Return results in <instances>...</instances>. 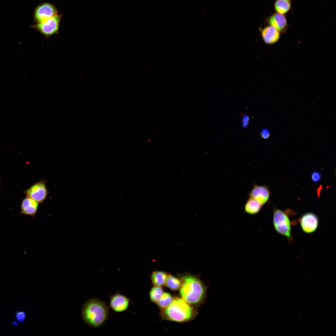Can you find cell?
<instances>
[{
	"label": "cell",
	"mask_w": 336,
	"mask_h": 336,
	"mask_svg": "<svg viewBox=\"0 0 336 336\" xmlns=\"http://www.w3.org/2000/svg\"><path fill=\"white\" fill-rule=\"evenodd\" d=\"M109 315L108 307L104 301L97 298L88 300L83 306L81 315L83 320L94 327L103 325Z\"/></svg>",
	"instance_id": "6da1fadb"
},
{
	"label": "cell",
	"mask_w": 336,
	"mask_h": 336,
	"mask_svg": "<svg viewBox=\"0 0 336 336\" xmlns=\"http://www.w3.org/2000/svg\"><path fill=\"white\" fill-rule=\"evenodd\" d=\"M180 293L182 299L189 305L198 304L204 299L206 288L198 278L192 275L182 277Z\"/></svg>",
	"instance_id": "7a4b0ae2"
},
{
	"label": "cell",
	"mask_w": 336,
	"mask_h": 336,
	"mask_svg": "<svg viewBox=\"0 0 336 336\" xmlns=\"http://www.w3.org/2000/svg\"><path fill=\"white\" fill-rule=\"evenodd\" d=\"M163 314L165 317L168 320L180 322L191 319L194 311L183 299L177 297L173 299L169 305L164 309Z\"/></svg>",
	"instance_id": "3957f363"
},
{
	"label": "cell",
	"mask_w": 336,
	"mask_h": 336,
	"mask_svg": "<svg viewBox=\"0 0 336 336\" xmlns=\"http://www.w3.org/2000/svg\"><path fill=\"white\" fill-rule=\"evenodd\" d=\"M273 223L274 229L277 233L286 237L289 242L292 241V223L289 214L286 211L274 208Z\"/></svg>",
	"instance_id": "277c9868"
},
{
	"label": "cell",
	"mask_w": 336,
	"mask_h": 336,
	"mask_svg": "<svg viewBox=\"0 0 336 336\" xmlns=\"http://www.w3.org/2000/svg\"><path fill=\"white\" fill-rule=\"evenodd\" d=\"M62 16V15L57 14L36 23L31 25L30 27L36 30L46 38H48L58 33Z\"/></svg>",
	"instance_id": "5b68a950"
},
{
	"label": "cell",
	"mask_w": 336,
	"mask_h": 336,
	"mask_svg": "<svg viewBox=\"0 0 336 336\" xmlns=\"http://www.w3.org/2000/svg\"><path fill=\"white\" fill-rule=\"evenodd\" d=\"M48 190L44 180L36 182L25 191L27 197H30L39 203L43 202L46 198Z\"/></svg>",
	"instance_id": "8992f818"
},
{
	"label": "cell",
	"mask_w": 336,
	"mask_h": 336,
	"mask_svg": "<svg viewBox=\"0 0 336 336\" xmlns=\"http://www.w3.org/2000/svg\"><path fill=\"white\" fill-rule=\"evenodd\" d=\"M299 222L302 231L306 234L315 231L319 225V219L317 215L312 212H307L302 215L299 219Z\"/></svg>",
	"instance_id": "52a82bcc"
},
{
	"label": "cell",
	"mask_w": 336,
	"mask_h": 336,
	"mask_svg": "<svg viewBox=\"0 0 336 336\" xmlns=\"http://www.w3.org/2000/svg\"><path fill=\"white\" fill-rule=\"evenodd\" d=\"M58 14V11L52 3H44L38 5L35 10L34 20L40 22Z\"/></svg>",
	"instance_id": "ba28073f"
},
{
	"label": "cell",
	"mask_w": 336,
	"mask_h": 336,
	"mask_svg": "<svg viewBox=\"0 0 336 336\" xmlns=\"http://www.w3.org/2000/svg\"><path fill=\"white\" fill-rule=\"evenodd\" d=\"M249 195V197L254 199L263 206L268 201L270 193L266 186L255 184L250 192Z\"/></svg>",
	"instance_id": "9c48e42d"
},
{
	"label": "cell",
	"mask_w": 336,
	"mask_h": 336,
	"mask_svg": "<svg viewBox=\"0 0 336 336\" xmlns=\"http://www.w3.org/2000/svg\"><path fill=\"white\" fill-rule=\"evenodd\" d=\"M130 302L129 298L117 292L110 297V306L115 312H122L128 309Z\"/></svg>",
	"instance_id": "30bf717a"
},
{
	"label": "cell",
	"mask_w": 336,
	"mask_h": 336,
	"mask_svg": "<svg viewBox=\"0 0 336 336\" xmlns=\"http://www.w3.org/2000/svg\"><path fill=\"white\" fill-rule=\"evenodd\" d=\"M268 22L280 32H285L287 27V20L284 15L276 12L269 17Z\"/></svg>",
	"instance_id": "8fae6325"
},
{
	"label": "cell",
	"mask_w": 336,
	"mask_h": 336,
	"mask_svg": "<svg viewBox=\"0 0 336 336\" xmlns=\"http://www.w3.org/2000/svg\"><path fill=\"white\" fill-rule=\"evenodd\" d=\"M39 204L33 199L27 197L22 202L21 213L34 217L37 212Z\"/></svg>",
	"instance_id": "7c38bea8"
},
{
	"label": "cell",
	"mask_w": 336,
	"mask_h": 336,
	"mask_svg": "<svg viewBox=\"0 0 336 336\" xmlns=\"http://www.w3.org/2000/svg\"><path fill=\"white\" fill-rule=\"evenodd\" d=\"M262 36L264 41L268 44H273L279 39L280 32L273 27L270 26L265 27L262 31Z\"/></svg>",
	"instance_id": "4fadbf2b"
},
{
	"label": "cell",
	"mask_w": 336,
	"mask_h": 336,
	"mask_svg": "<svg viewBox=\"0 0 336 336\" xmlns=\"http://www.w3.org/2000/svg\"><path fill=\"white\" fill-rule=\"evenodd\" d=\"M263 205L254 199L249 197L244 205V212L251 215H254L259 213Z\"/></svg>",
	"instance_id": "5bb4252c"
},
{
	"label": "cell",
	"mask_w": 336,
	"mask_h": 336,
	"mask_svg": "<svg viewBox=\"0 0 336 336\" xmlns=\"http://www.w3.org/2000/svg\"><path fill=\"white\" fill-rule=\"evenodd\" d=\"M292 2L291 0H276L274 7L276 12L284 15L291 9Z\"/></svg>",
	"instance_id": "9a60e30c"
},
{
	"label": "cell",
	"mask_w": 336,
	"mask_h": 336,
	"mask_svg": "<svg viewBox=\"0 0 336 336\" xmlns=\"http://www.w3.org/2000/svg\"><path fill=\"white\" fill-rule=\"evenodd\" d=\"M167 276L164 272L154 271L151 275L152 282L155 286H161L165 284Z\"/></svg>",
	"instance_id": "2e32d148"
},
{
	"label": "cell",
	"mask_w": 336,
	"mask_h": 336,
	"mask_svg": "<svg viewBox=\"0 0 336 336\" xmlns=\"http://www.w3.org/2000/svg\"><path fill=\"white\" fill-rule=\"evenodd\" d=\"M165 284L170 289L176 290L180 288L181 282L178 278L172 275H169L167 276Z\"/></svg>",
	"instance_id": "e0dca14e"
},
{
	"label": "cell",
	"mask_w": 336,
	"mask_h": 336,
	"mask_svg": "<svg viewBox=\"0 0 336 336\" xmlns=\"http://www.w3.org/2000/svg\"><path fill=\"white\" fill-rule=\"evenodd\" d=\"M163 293L162 289L159 286H155L149 292V297L152 301L157 303Z\"/></svg>",
	"instance_id": "ac0fdd59"
},
{
	"label": "cell",
	"mask_w": 336,
	"mask_h": 336,
	"mask_svg": "<svg viewBox=\"0 0 336 336\" xmlns=\"http://www.w3.org/2000/svg\"><path fill=\"white\" fill-rule=\"evenodd\" d=\"M173 299L172 296L170 293L164 292L163 293L156 303L160 308L165 309L169 305Z\"/></svg>",
	"instance_id": "d6986e66"
},
{
	"label": "cell",
	"mask_w": 336,
	"mask_h": 336,
	"mask_svg": "<svg viewBox=\"0 0 336 336\" xmlns=\"http://www.w3.org/2000/svg\"><path fill=\"white\" fill-rule=\"evenodd\" d=\"M26 316V313L22 311H17L15 314L16 320L20 322H23L25 320Z\"/></svg>",
	"instance_id": "ffe728a7"
},
{
	"label": "cell",
	"mask_w": 336,
	"mask_h": 336,
	"mask_svg": "<svg viewBox=\"0 0 336 336\" xmlns=\"http://www.w3.org/2000/svg\"><path fill=\"white\" fill-rule=\"evenodd\" d=\"M270 135V133L269 130L266 128L263 129L260 132V137L262 139H268Z\"/></svg>",
	"instance_id": "44dd1931"
},
{
	"label": "cell",
	"mask_w": 336,
	"mask_h": 336,
	"mask_svg": "<svg viewBox=\"0 0 336 336\" xmlns=\"http://www.w3.org/2000/svg\"><path fill=\"white\" fill-rule=\"evenodd\" d=\"M311 179L314 182H318L321 179V175L318 172L315 171L313 172L311 175Z\"/></svg>",
	"instance_id": "7402d4cb"
},
{
	"label": "cell",
	"mask_w": 336,
	"mask_h": 336,
	"mask_svg": "<svg viewBox=\"0 0 336 336\" xmlns=\"http://www.w3.org/2000/svg\"><path fill=\"white\" fill-rule=\"evenodd\" d=\"M249 118L247 115H245L243 118L242 121V126L244 128H246L248 125Z\"/></svg>",
	"instance_id": "603a6c76"
},
{
	"label": "cell",
	"mask_w": 336,
	"mask_h": 336,
	"mask_svg": "<svg viewBox=\"0 0 336 336\" xmlns=\"http://www.w3.org/2000/svg\"><path fill=\"white\" fill-rule=\"evenodd\" d=\"M12 324L14 326H18V322L17 321H14L12 322Z\"/></svg>",
	"instance_id": "cb8c5ba5"
},
{
	"label": "cell",
	"mask_w": 336,
	"mask_h": 336,
	"mask_svg": "<svg viewBox=\"0 0 336 336\" xmlns=\"http://www.w3.org/2000/svg\"><path fill=\"white\" fill-rule=\"evenodd\" d=\"M182 172H183V175H184V176H185L186 175V173L185 172V171L184 170H183Z\"/></svg>",
	"instance_id": "d4e9b609"
}]
</instances>
